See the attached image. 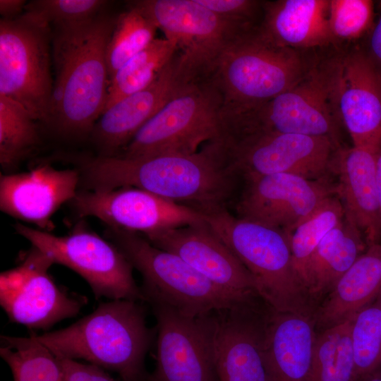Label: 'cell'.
I'll return each mask as SVG.
<instances>
[{
	"instance_id": "277c9868",
	"label": "cell",
	"mask_w": 381,
	"mask_h": 381,
	"mask_svg": "<svg viewBox=\"0 0 381 381\" xmlns=\"http://www.w3.org/2000/svg\"><path fill=\"white\" fill-rule=\"evenodd\" d=\"M308 68L299 51L278 45L258 25L226 46L210 78L222 97V116H229L268 102L296 84Z\"/></svg>"
},
{
	"instance_id": "83f0119b",
	"label": "cell",
	"mask_w": 381,
	"mask_h": 381,
	"mask_svg": "<svg viewBox=\"0 0 381 381\" xmlns=\"http://www.w3.org/2000/svg\"><path fill=\"white\" fill-rule=\"evenodd\" d=\"M353 318L327 327L315 338L310 381H357L351 340Z\"/></svg>"
},
{
	"instance_id": "1f68e13d",
	"label": "cell",
	"mask_w": 381,
	"mask_h": 381,
	"mask_svg": "<svg viewBox=\"0 0 381 381\" xmlns=\"http://www.w3.org/2000/svg\"><path fill=\"white\" fill-rule=\"evenodd\" d=\"M157 30L155 23L147 16L128 3V8L116 16L107 46L109 79L119 68L156 38Z\"/></svg>"
},
{
	"instance_id": "2e32d148",
	"label": "cell",
	"mask_w": 381,
	"mask_h": 381,
	"mask_svg": "<svg viewBox=\"0 0 381 381\" xmlns=\"http://www.w3.org/2000/svg\"><path fill=\"white\" fill-rule=\"evenodd\" d=\"M145 302L157 321L156 366L146 381H218L211 313L190 318L157 301Z\"/></svg>"
},
{
	"instance_id": "d6a6232c",
	"label": "cell",
	"mask_w": 381,
	"mask_h": 381,
	"mask_svg": "<svg viewBox=\"0 0 381 381\" xmlns=\"http://www.w3.org/2000/svg\"><path fill=\"white\" fill-rule=\"evenodd\" d=\"M351 340L358 381L381 367V294L353 316Z\"/></svg>"
},
{
	"instance_id": "484cf974",
	"label": "cell",
	"mask_w": 381,
	"mask_h": 381,
	"mask_svg": "<svg viewBox=\"0 0 381 381\" xmlns=\"http://www.w3.org/2000/svg\"><path fill=\"white\" fill-rule=\"evenodd\" d=\"M366 248L360 230L344 216L322 239L308 261L305 280L307 293L315 296L331 291Z\"/></svg>"
},
{
	"instance_id": "cb8c5ba5",
	"label": "cell",
	"mask_w": 381,
	"mask_h": 381,
	"mask_svg": "<svg viewBox=\"0 0 381 381\" xmlns=\"http://www.w3.org/2000/svg\"><path fill=\"white\" fill-rule=\"evenodd\" d=\"M329 0L263 1L259 27L278 45L298 51L333 42L328 24Z\"/></svg>"
},
{
	"instance_id": "603a6c76",
	"label": "cell",
	"mask_w": 381,
	"mask_h": 381,
	"mask_svg": "<svg viewBox=\"0 0 381 381\" xmlns=\"http://www.w3.org/2000/svg\"><path fill=\"white\" fill-rule=\"evenodd\" d=\"M269 321L263 342L267 381H310L316 337L309 318L274 312Z\"/></svg>"
},
{
	"instance_id": "7402d4cb",
	"label": "cell",
	"mask_w": 381,
	"mask_h": 381,
	"mask_svg": "<svg viewBox=\"0 0 381 381\" xmlns=\"http://www.w3.org/2000/svg\"><path fill=\"white\" fill-rule=\"evenodd\" d=\"M376 153L354 146L340 147L334 157V171L339 178L338 195L345 216L360 230L367 246L381 242Z\"/></svg>"
},
{
	"instance_id": "5b68a950",
	"label": "cell",
	"mask_w": 381,
	"mask_h": 381,
	"mask_svg": "<svg viewBox=\"0 0 381 381\" xmlns=\"http://www.w3.org/2000/svg\"><path fill=\"white\" fill-rule=\"evenodd\" d=\"M207 223L245 266L260 297L274 312L306 315V292L282 231L241 219L229 209L205 214Z\"/></svg>"
},
{
	"instance_id": "4fadbf2b",
	"label": "cell",
	"mask_w": 381,
	"mask_h": 381,
	"mask_svg": "<svg viewBox=\"0 0 381 381\" xmlns=\"http://www.w3.org/2000/svg\"><path fill=\"white\" fill-rule=\"evenodd\" d=\"M229 157L244 179L289 174L311 180L334 172V156L341 146L324 136L255 134L225 138Z\"/></svg>"
},
{
	"instance_id": "ba28073f",
	"label": "cell",
	"mask_w": 381,
	"mask_h": 381,
	"mask_svg": "<svg viewBox=\"0 0 381 381\" xmlns=\"http://www.w3.org/2000/svg\"><path fill=\"white\" fill-rule=\"evenodd\" d=\"M226 135L288 133L328 137L339 143L340 122L327 65L309 68L293 86L248 111L224 116Z\"/></svg>"
},
{
	"instance_id": "3957f363",
	"label": "cell",
	"mask_w": 381,
	"mask_h": 381,
	"mask_svg": "<svg viewBox=\"0 0 381 381\" xmlns=\"http://www.w3.org/2000/svg\"><path fill=\"white\" fill-rule=\"evenodd\" d=\"M140 302H102L69 326L35 337L56 357L84 360L116 373L122 381H146L145 359L155 332Z\"/></svg>"
},
{
	"instance_id": "7c38bea8",
	"label": "cell",
	"mask_w": 381,
	"mask_h": 381,
	"mask_svg": "<svg viewBox=\"0 0 381 381\" xmlns=\"http://www.w3.org/2000/svg\"><path fill=\"white\" fill-rule=\"evenodd\" d=\"M53 261L32 246L16 267L0 274V305L10 322L47 329L77 315L85 297L60 287L49 273Z\"/></svg>"
},
{
	"instance_id": "f1b7e54d",
	"label": "cell",
	"mask_w": 381,
	"mask_h": 381,
	"mask_svg": "<svg viewBox=\"0 0 381 381\" xmlns=\"http://www.w3.org/2000/svg\"><path fill=\"white\" fill-rule=\"evenodd\" d=\"M0 356L13 381H66L56 356L31 333L28 337L1 335Z\"/></svg>"
},
{
	"instance_id": "9c48e42d",
	"label": "cell",
	"mask_w": 381,
	"mask_h": 381,
	"mask_svg": "<svg viewBox=\"0 0 381 381\" xmlns=\"http://www.w3.org/2000/svg\"><path fill=\"white\" fill-rule=\"evenodd\" d=\"M52 28L24 12L0 20V95L21 104L48 123L52 95Z\"/></svg>"
},
{
	"instance_id": "d4e9b609",
	"label": "cell",
	"mask_w": 381,
	"mask_h": 381,
	"mask_svg": "<svg viewBox=\"0 0 381 381\" xmlns=\"http://www.w3.org/2000/svg\"><path fill=\"white\" fill-rule=\"evenodd\" d=\"M381 294V242L367 246L340 277L317 313L327 327L352 318Z\"/></svg>"
},
{
	"instance_id": "4316f807",
	"label": "cell",
	"mask_w": 381,
	"mask_h": 381,
	"mask_svg": "<svg viewBox=\"0 0 381 381\" xmlns=\"http://www.w3.org/2000/svg\"><path fill=\"white\" fill-rule=\"evenodd\" d=\"M175 55L174 42L166 38H155L110 78L104 110L122 98L148 87L172 61Z\"/></svg>"
},
{
	"instance_id": "ac0fdd59",
	"label": "cell",
	"mask_w": 381,
	"mask_h": 381,
	"mask_svg": "<svg viewBox=\"0 0 381 381\" xmlns=\"http://www.w3.org/2000/svg\"><path fill=\"white\" fill-rule=\"evenodd\" d=\"M145 238L155 246L179 256L221 289L246 299L259 296L252 275L206 220Z\"/></svg>"
},
{
	"instance_id": "30bf717a",
	"label": "cell",
	"mask_w": 381,
	"mask_h": 381,
	"mask_svg": "<svg viewBox=\"0 0 381 381\" xmlns=\"http://www.w3.org/2000/svg\"><path fill=\"white\" fill-rule=\"evenodd\" d=\"M128 4L147 16L176 46L177 74L183 85L210 78L226 46L243 28L197 0H136ZM253 28V27H252Z\"/></svg>"
},
{
	"instance_id": "ab89813d",
	"label": "cell",
	"mask_w": 381,
	"mask_h": 381,
	"mask_svg": "<svg viewBox=\"0 0 381 381\" xmlns=\"http://www.w3.org/2000/svg\"><path fill=\"white\" fill-rule=\"evenodd\" d=\"M376 161V178L378 188L380 205V217H381V147L377 152L375 156Z\"/></svg>"
},
{
	"instance_id": "4dcf8cb0",
	"label": "cell",
	"mask_w": 381,
	"mask_h": 381,
	"mask_svg": "<svg viewBox=\"0 0 381 381\" xmlns=\"http://www.w3.org/2000/svg\"><path fill=\"white\" fill-rule=\"evenodd\" d=\"M344 216V208L339 196L333 195L286 235L293 265L304 288L306 268L312 254L322 239L341 222Z\"/></svg>"
},
{
	"instance_id": "74e56055",
	"label": "cell",
	"mask_w": 381,
	"mask_h": 381,
	"mask_svg": "<svg viewBox=\"0 0 381 381\" xmlns=\"http://www.w3.org/2000/svg\"><path fill=\"white\" fill-rule=\"evenodd\" d=\"M369 33V45L365 52L381 75V13Z\"/></svg>"
},
{
	"instance_id": "836d02e7",
	"label": "cell",
	"mask_w": 381,
	"mask_h": 381,
	"mask_svg": "<svg viewBox=\"0 0 381 381\" xmlns=\"http://www.w3.org/2000/svg\"><path fill=\"white\" fill-rule=\"evenodd\" d=\"M328 24L333 42L359 39L375 25L374 3L370 0H329Z\"/></svg>"
},
{
	"instance_id": "44dd1931",
	"label": "cell",
	"mask_w": 381,
	"mask_h": 381,
	"mask_svg": "<svg viewBox=\"0 0 381 381\" xmlns=\"http://www.w3.org/2000/svg\"><path fill=\"white\" fill-rule=\"evenodd\" d=\"M184 85L178 77L176 55L159 76L146 88L125 97L105 109L91 135L102 156H115L138 131Z\"/></svg>"
},
{
	"instance_id": "60d3db41",
	"label": "cell",
	"mask_w": 381,
	"mask_h": 381,
	"mask_svg": "<svg viewBox=\"0 0 381 381\" xmlns=\"http://www.w3.org/2000/svg\"><path fill=\"white\" fill-rule=\"evenodd\" d=\"M358 381H381V367Z\"/></svg>"
},
{
	"instance_id": "9a60e30c",
	"label": "cell",
	"mask_w": 381,
	"mask_h": 381,
	"mask_svg": "<svg viewBox=\"0 0 381 381\" xmlns=\"http://www.w3.org/2000/svg\"><path fill=\"white\" fill-rule=\"evenodd\" d=\"M234 203L236 216L291 232L327 198L338 194L329 178L318 180L289 174L244 179Z\"/></svg>"
},
{
	"instance_id": "6da1fadb",
	"label": "cell",
	"mask_w": 381,
	"mask_h": 381,
	"mask_svg": "<svg viewBox=\"0 0 381 381\" xmlns=\"http://www.w3.org/2000/svg\"><path fill=\"white\" fill-rule=\"evenodd\" d=\"M79 171L80 182L89 190L134 187L203 214L234 205L242 180L224 139L208 143L189 155L90 157L81 161Z\"/></svg>"
},
{
	"instance_id": "d6986e66",
	"label": "cell",
	"mask_w": 381,
	"mask_h": 381,
	"mask_svg": "<svg viewBox=\"0 0 381 381\" xmlns=\"http://www.w3.org/2000/svg\"><path fill=\"white\" fill-rule=\"evenodd\" d=\"M80 182L78 170L58 169L48 164L29 171L1 174V210L35 224L39 229H51L52 217L63 204L74 199Z\"/></svg>"
},
{
	"instance_id": "5bb4252c",
	"label": "cell",
	"mask_w": 381,
	"mask_h": 381,
	"mask_svg": "<svg viewBox=\"0 0 381 381\" xmlns=\"http://www.w3.org/2000/svg\"><path fill=\"white\" fill-rule=\"evenodd\" d=\"M331 95L353 146L377 152L381 147V75L361 48L327 64Z\"/></svg>"
},
{
	"instance_id": "e575fe53",
	"label": "cell",
	"mask_w": 381,
	"mask_h": 381,
	"mask_svg": "<svg viewBox=\"0 0 381 381\" xmlns=\"http://www.w3.org/2000/svg\"><path fill=\"white\" fill-rule=\"evenodd\" d=\"M104 0H34L25 11L37 15L52 27L89 20L104 12Z\"/></svg>"
},
{
	"instance_id": "e0dca14e",
	"label": "cell",
	"mask_w": 381,
	"mask_h": 381,
	"mask_svg": "<svg viewBox=\"0 0 381 381\" xmlns=\"http://www.w3.org/2000/svg\"><path fill=\"white\" fill-rule=\"evenodd\" d=\"M71 202L80 218L94 217L110 228L145 237L205 221L198 210L134 187L84 190Z\"/></svg>"
},
{
	"instance_id": "8d00e7d4",
	"label": "cell",
	"mask_w": 381,
	"mask_h": 381,
	"mask_svg": "<svg viewBox=\"0 0 381 381\" xmlns=\"http://www.w3.org/2000/svg\"><path fill=\"white\" fill-rule=\"evenodd\" d=\"M56 358L61 366L66 381H118L110 376L104 369L95 365L67 358Z\"/></svg>"
},
{
	"instance_id": "8992f818",
	"label": "cell",
	"mask_w": 381,
	"mask_h": 381,
	"mask_svg": "<svg viewBox=\"0 0 381 381\" xmlns=\"http://www.w3.org/2000/svg\"><path fill=\"white\" fill-rule=\"evenodd\" d=\"M108 238L143 278L144 302H161L195 318L249 303L215 285L179 256L152 245L143 235L109 227Z\"/></svg>"
},
{
	"instance_id": "ffe728a7",
	"label": "cell",
	"mask_w": 381,
	"mask_h": 381,
	"mask_svg": "<svg viewBox=\"0 0 381 381\" xmlns=\"http://www.w3.org/2000/svg\"><path fill=\"white\" fill-rule=\"evenodd\" d=\"M249 303L212 312L211 332L218 381H267L263 355L265 328L244 315Z\"/></svg>"
},
{
	"instance_id": "d590c367",
	"label": "cell",
	"mask_w": 381,
	"mask_h": 381,
	"mask_svg": "<svg viewBox=\"0 0 381 381\" xmlns=\"http://www.w3.org/2000/svg\"><path fill=\"white\" fill-rule=\"evenodd\" d=\"M217 16L243 28L258 25V15L262 11L263 1L255 0H197Z\"/></svg>"
},
{
	"instance_id": "f546056e",
	"label": "cell",
	"mask_w": 381,
	"mask_h": 381,
	"mask_svg": "<svg viewBox=\"0 0 381 381\" xmlns=\"http://www.w3.org/2000/svg\"><path fill=\"white\" fill-rule=\"evenodd\" d=\"M37 121L21 104L0 95V164L13 169L37 147Z\"/></svg>"
},
{
	"instance_id": "f35d334b",
	"label": "cell",
	"mask_w": 381,
	"mask_h": 381,
	"mask_svg": "<svg viewBox=\"0 0 381 381\" xmlns=\"http://www.w3.org/2000/svg\"><path fill=\"white\" fill-rule=\"evenodd\" d=\"M26 1L24 0H0V14L4 19H13L23 13Z\"/></svg>"
},
{
	"instance_id": "52a82bcc",
	"label": "cell",
	"mask_w": 381,
	"mask_h": 381,
	"mask_svg": "<svg viewBox=\"0 0 381 381\" xmlns=\"http://www.w3.org/2000/svg\"><path fill=\"white\" fill-rule=\"evenodd\" d=\"M222 106V95L211 78L184 85L118 156L195 153L205 144L224 138Z\"/></svg>"
},
{
	"instance_id": "7a4b0ae2",
	"label": "cell",
	"mask_w": 381,
	"mask_h": 381,
	"mask_svg": "<svg viewBox=\"0 0 381 381\" xmlns=\"http://www.w3.org/2000/svg\"><path fill=\"white\" fill-rule=\"evenodd\" d=\"M116 19L102 12L52 27L54 78L47 125L61 134L91 133L104 112L109 84L107 49Z\"/></svg>"
},
{
	"instance_id": "8fae6325",
	"label": "cell",
	"mask_w": 381,
	"mask_h": 381,
	"mask_svg": "<svg viewBox=\"0 0 381 381\" xmlns=\"http://www.w3.org/2000/svg\"><path fill=\"white\" fill-rule=\"evenodd\" d=\"M16 232L54 262L75 272L89 284L96 299H127L144 302L133 266L111 241L83 226L65 236L17 223Z\"/></svg>"
}]
</instances>
